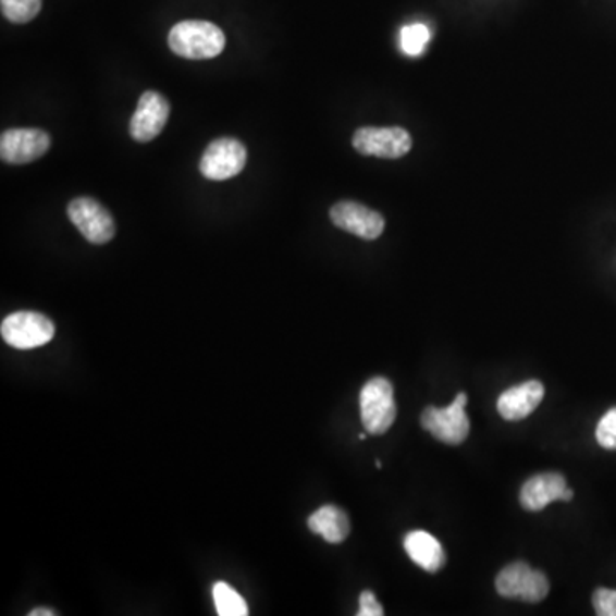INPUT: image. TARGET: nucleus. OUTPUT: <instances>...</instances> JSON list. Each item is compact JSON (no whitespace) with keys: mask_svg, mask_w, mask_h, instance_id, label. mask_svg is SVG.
Instances as JSON below:
<instances>
[{"mask_svg":"<svg viewBox=\"0 0 616 616\" xmlns=\"http://www.w3.org/2000/svg\"><path fill=\"white\" fill-rule=\"evenodd\" d=\"M226 45L224 33L209 21H182L169 33V47L188 61H208L220 56Z\"/></svg>","mask_w":616,"mask_h":616,"instance_id":"f257e3e1","label":"nucleus"},{"mask_svg":"<svg viewBox=\"0 0 616 616\" xmlns=\"http://www.w3.org/2000/svg\"><path fill=\"white\" fill-rule=\"evenodd\" d=\"M361 423L372 435H384L396 421L394 387L384 377H373L360 393Z\"/></svg>","mask_w":616,"mask_h":616,"instance_id":"f03ea898","label":"nucleus"},{"mask_svg":"<svg viewBox=\"0 0 616 616\" xmlns=\"http://www.w3.org/2000/svg\"><path fill=\"white\" fill-rule=\"evenodd\" d=\"M0 334L13 348L35 349L49 345L56 334V325L44 313L16 312L5 317Z\"/></svg>","mask_w":616,"mask_h":616,"instance_id":"7ed1b4c3","label":"nucleus"},{"mask_svg":"<svg viewBox=\"0 0 616 616\" xmlns=\"http://www.w3.org/2000/svg\"><path fill=\"white\" fill-rule=\"evenodd\" d=\"M466 405H468V396L465 393H459L453 405L447 406V408L441 409L430 406L421 415V427L430 435L435 436L436 441L444 442V444H463L469 435V418L465 411Z\"/></svg>","mask_w":616,"mask_h":616,"instance_id":"20e7f679","label":"nucleus"},{"mask_svg":"<svg viewBox=\"0 0 616 616\" xmlns=\"http://www.w3.org/2000/svg\"><path fill=\"white\" fill-rule=\"evenodd\" d=\"M67 217L89 244H109L115 236V221L112 214L93 197H77L71 200Z\"/></svg>","mask_w":616,"mask_h":616,"instance_id":"39448f33","label":"nucleus"},{"mask_svg":"<svg viewBox=\"0 0 616 616\" xmlns=\"http://www.w3.org/2000/svg\"><path fill=\"white\" fill-rule=\"evenodd\" d=\"M353 148L364 157L397 160L411 151L412 139L403 127H361L353 136Z\"/></svg>","mask_w":616,"mask_h":616,"instance_id":"423d86ee","label":"nucleus"},{"mask_svg":"<svg viewBox=\"0 0 616 616\" xmlns=\"http://www.w3.org/2000/svg\"><path fill=\"white\" fill-rule=\"evenodd\" d=\"M247 163V149L241 140L220 137L212 140L200 158L199 170L212 182H223L242 173Z\"/></svg>","mask_w":616,"mask_h":616,"instance_id":"0eeeda50","label":"nucleus"},{"mask_svg":"<svg viewBox=\"0 0 616 616\" xmlns=\"http://www.w3.org/2000/svg\"><path fill=\"white\" fill-rule=\"evenodd\" d=\"M49 149L50 136L41 128H9L0 137V158L5 163H32Z\"/></svg>","mask_w":616,"mask_h":616,"instance_id":"6e6552de","label":"nucleus"},{"mask_svg":"<svg viewBox=\"0 0 616 616\" xmlns=\"http://www.w3.org/2000/svg\"><path fill=\"white\" fill-rule=\"evenodd\" d=\"M331 221L337 229L357 235L364 241H377L384 233L385 221L381 212L360 202L341 200L331 208Z\"/></svg>","mask_w":616,"mask_h":616,"instance_id":"1a4fd4ad","label":"nucleus"},{"mask_svg":"<svg viewBox=\"0 0 616 616\" xmlns=\"http://www.w3.org/2000/svg\"><path fill=\"white\" fill-rule=\"evenodd\" d=\"M169 116L170 103L163 95L157 91L143 93L128 124V134L137 143H151L155 137L160 136Z\"/></svg>","mask_w":616,"mask_h":616,"instance_id":"9d476101","label":"nucleus"},{"mask_svg":"<svg viewBox=\"0 0 616 616\" xmlns=\"http://www.w3.org/2000/svg\"><path fill=\"white\" fill-rule=\"evenodd\" d=\"M544 397V387L541 382L528 381L525 384L510 387L498 397L496 409L501 417L507 421L525 420L531 415Z\"/></svg>","mask_w":616,"mask_h":616,"instance_id":"9b49d317","label":"nucleus"},{"mask_svg":"<svg viewBox=\"0 0 616 616\" xmlns=\"http://www.w3.org/2000/svg\"><path fill=\"white\" fill-rule=\"evenodd\" d=\"M567 489V481L560 472L537 475L526 481L520 490V505L529 513H538L552 502L562 501V495Z\"/></svg>","mask_w":616,"mask_h":616,"instance_id":"f8f14e48","label":"nucleus"},{"mask_svg":"<svg viewBox=\"0 0 616 616\" xmlns=\"http://www.w3.org/2000/svg\"><path fill=\"white\" fill-rule=\"evenodd\" d=\"M405 550L418 567L435 574L445 565V552L436 538L427 531H411L405 538Z\"/></svg>","mask_w":616,"mask_h":616,"instance_id":"ddd939ff","label":"nucleus"},{"mask_svg":"<svg viewBox=\"0 0 616 616\" xmlns=\"http://www.w3.org/2000/svg\"><path fill=\"white\" fill-rule=\"evenodd\" d=\"M308 528L319 537L324 538L328 543H343L349 537L352 526L348 516L343 508L336 505H324L312 516L308 517Z\"/></svg>","mask_w":616,"mask_h":616,"instance_id":"4468645a","label":"nucleus"},{"mask_svg":"<svg viewBox=\"0 0 616 616\" xmlns=\"http://www.w3.org/2000/svg\"><path fill=\"white\" fill-rule=\"evenodd\" d=\"M531 572L532 568L525 562H514V564L507 565L496 576V592L507 600H520Z\"/></svg>","mask_w":616,"mask_h":616,"instance_id":"2eb2a0df","label":"nucleus"},{"mask_svg":"<svg viewBox=\"0 0 616 616\" xmlns=\"http://www.w3.org/2000/svg\"><path fill=\"white\" fill-rule=\"evenodd\" d=\"M212 600L220 616H247L248 606L244 597L226 582L212 586Z\"/></svg>","mask_w":616,"mask_h":616,"instance_id":"dca6fc26","label":"nucleus"},{"mask_svg":"<svg viewBox=\"0 0 616 616\" xmlns=\"http://www.w3.org/2000/svg\"><path fill=\"white\" fill-rule=\"evenodd\" d=\"M0 9L5 20L25 25L40 14L41 0H0Z\"/></svg>","mask_w":616,"mask_h":616,"instance_id":"f3484780","label":"nucleus"},{"mask_svg":"<svg viewBox=\"0 0 616 616\" xmlns=\"http://www.w3.org/2000/svg\"><path fill=\"white\" fill-rule=\"evenodd\" d=\"M429 40L430 32L424 25L406 26L401 32V47L411 57L420 56Z\"/></svg>","mask_w":616,"mask_h":616,"instance_id":"a211bd4d","label":"nucleus"},{"mask_svg":"<svg viewBox=\"0 0 616 616\" xmlns=\"http://www.w3.org/2000/svg\"><path fill=\"white\" fill-rule=\"evenodd\" d=\"M549 577L544 576V574L540 572V570H532L520 600L526 601V603H540V601H543L544 597L549 596Z\"/></svg>","mask_w":616,"mask_h":616,"instance_id":"6ab92c4d","label":"nucleus"},{"mask_svg":"<svg viewBox=\"0 0 616 616\" xmlns=\"http://www.w3.org/2000/svg\"><path fill=\"white\" fill-rule=\"evenodd\" d=\"M596 441L597 444L603 448H608V451H615L616 448V408L609 409L603 418H601L600 423H597L596 429Z\"/></svg>","mask_w":616,"mask_h":616,"instance_id":"aec40b11","label":"nucleus"},{"mask_svg":"<svg viewBox=\"0 0 616 616\" xmlns=\"http://www.w3.org/2000/svg\"><path fill=\"white\" fill-rule=\"evenodd\" d=\"M592 604L600 616H616V591L600 588L592 594Z\"/></svg>","mask_w":616,"mask_h":616,"instance_id":"412c9836","label":"nucleus"},{"mask_svg":"<svg viewBox=\"0 0 616 616\" xmlns=\"http://www.w3.org/2000/svg\"><path fill=\"white\" fill-rule=\"evenodd\" d=\"M384 608L382 604L377 601L375 594L372 591H364L360 594V612L358 616H382Z\"/></svg>","mask_w":616,"mask_h":616,"instance_id":"4be33fe9","label":"nucleus"},{"mask_svg":"<svg viewBox=\"0 0 616 616\" xmlns=\"http://www.w3.org/2000/svg\"><path fill=\"white\" fill-rule=\"evenodd\" d=\"M57 612L50 608H35L29 612V616H56Z\"/></svg>","mask_w":616,"mask_h":616,"instance_id":"5701e85b","label":"nucleus"},{"mask_svg":"<svg viewBox=\"0 0 616 616\" xmlns=\"http://www.w3.org/2000/svg\"><path fill=\"white\" fill-rule=\"evenodd\" d=\"M574 498V492L570 489L565 490L564 495H562V502H570Z\"/></svg>","mask_w":616,"mask_h":616,"instance_id":"b1692460","label":"nucleus"},{"mask_svg":"<svg viewBox=\"0 0 616 616\" xmlns=\"http://www.w3.org/2000/svg\"><path fill=\"white\" fill-rule=\"evenodd\" d=\"M358 439H360V441H365V439H367V435H365V433H360V435H358Z\"/></svg>","mask_w":616,"mask_h":616,"instance_id":"393cba45","label":"nucleus"}]
</instances>
